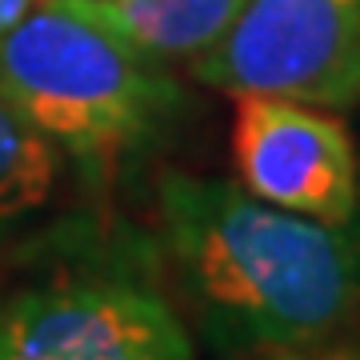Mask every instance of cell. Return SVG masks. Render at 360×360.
<instances>
[{
	"label": "cell",
	"mask_w": 360,
	"mask_h": 360,
	"mask_svg": "<svg viewBox=\"0 0 360 360\" xmlns=\"http://www.w3.org/2000/svg\"><path fill=\"white\" fill-rule=\"evenodd\" d=\"M160 245L205 336L260 356L360 321V236L252 196L168 172L156 188Z\"/></svg>",
	"instance_id": "cell-1"
},
{
	"label": "cell",
	"mask_w": 360,
	"mask_h": 360,
	"mask_svg": "<svg viewBox=\"0 0 360 360\" xmlns=\"http://www.w3.org/2000/svg\"><path fill=\"white\" fill-rule=\"evenodd\" d=\"M0 96L96 184L160 141L180 108L165 65L72 0H37L0 32Z\"/></svg>",
	"instance_id": "cell-2"
},
{
	"label": "cell",
	"mask_w": 360,
	"mask_h": 360,
	"mask_svg": "<svg viewBox=\"0 0 360 360\" xmlns=\"http://www.w3.org/2000/svg\"><path fill=\"white\" fill-rule=\"evenodd\" d=\"M0 360H200L176 309L124 272L52 269L0 292Z\"/></svg>",
	"instance_id": "cell-3"
},
{
	"label": "cell",
	"mask_w": 360,
	"mask_h": 360,
	"mask_svg": "<svg viewBox=\"0 0 360 360\" xmlns=\"http://www.w3.org/2000/svg\"><path fill=\"white\" fill-rule=\"evenodd\" d=\"M193 72L224 92L352 108L360 104V0H248Z\"/></svg>",
	"instance_id": "cell-4"
},
{
	"label": "cell",
	"mask_w": 360,
	"mask_h": 360,
	"mask_svg": "<svg viewBox=\"0 0 360 360\" xmlns=\"http://www.w3.org/2000/svg\"><path fill=\"white\" fill-rule=\"evenodd\" d=\"M232 165L240 188L333 229H352L360 160L333 108L264 92H232Z\"/></svg>",
	"instance_id": "cell-5"
},
{
	"label": "cell",
	"mask_w": 360,
	"mask_h": 360,
	"mask_svg": "<svg viewBox=\"0 0 360 360\" xmlns=\"http://www.w3.org/2000/svg\"><path fill=\"white\" fill-rule=\"evenodd\" d=\"M153 60H200L248 0H72Z\"/></svg>",
	"instance_id": "cell-6"
},
{
	"label": "cell",
	"mask_w": 360,
	"mask_h": 360,
	"mask_svg": "<svg viewBox=\"0 0 360 360\" xmlns=\"http://www.w3.org/2000/svg\"><path fill=\"white\" fill-rule=\"evenodd\" d=\"M65 156L0 96V248L52 205Z\"/></svg>",
	"instance_id": "cell-7"
},
{
	"label": "cell",
	"mask_w": 360,
	"mask_h": 360,
	"mask_svg": "<svg viewBox=\"0 0 360 360\" xmlns=\"http://www.w3.org/2000/svg\"><path fill=\"white\" fill-rule=\"evenodd\" d=\"M248 360H360V321L345 324V328H336L328 336L304 340V345L260 352V356H248Z\"/></svg>",
	"instance_id": "cell-8"
},
{
	"label": "cell",
	"mask_w": 360,
	"mask_h": 360,
	"mask_svg": "<svg viewBox=\"0 0 360 360\" xmlns=\"http://www.w3.org/2000/svg\"><path fill=\"white\" fill-rule=\"evenodd\" d=\"M32 4H37V0H0V32H8Z\"/></svg>",
	"instance_id": "cell-9"
},
{
	"label": "cell",
	"mask_w": 360,
	"mask_h": 360,
	"mask_svg": "<svg viewBox=\"0 0 360 360\" xmlns=\"http://www.w3.org/2000/svg\"><path fill=\"white\" fill-rule=\"evenodd\" d=\"M356 217H360V208H356Z\"/></svg>",
	"instance_id": "cell-10"
}]
</instances>
